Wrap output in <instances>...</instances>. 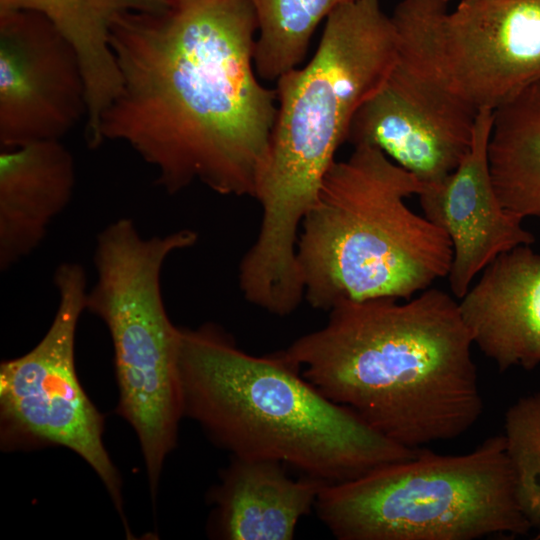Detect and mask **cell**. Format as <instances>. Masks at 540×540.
<instances>
[{
  "label": "cell",
  "instance_id": "cell-1",
  "mask_svg": "<svg viewBox=\"0 0 540 540\" xmlns=\"http://www.w3.org/2000/svg\"><path fill=\"white\" fill-rule=\"evenodd\" d=\"M258 24L249 0H175L123 16L111 34L121 91L99 142L130 146L175 194L201 182L254 198L277 112L256 76Z\"/></svg>",
  "mask_w": 540,
  "mask_h": 540
},
{
  "label": "cell",
  "instance_id": "cell-2",
  "mask_svg": "<svg viewBox=\"0 0 540 540\" xmlns=\"http://www.w3.org/2000/svg\"><path fill=\"white\" fill-rule=\"evenodd\" d=\"M399 300L340 301L282 352L328 399L420 449L470 430L483 399L459 303L436 288Z\"/></svg>",
  "mask_w": 540,
  "mask_h": 540
},
{
  "label": "cell",
  "instance_id": "cell-3",
  "mask_svg": "<svg viewBox=\"0 0 540 540\" xmlns=\"http://www.w3.org/2000/svg\"><path fill=\"white\" fill-rule=\"evenodd\" d=\"M177 366L183 415L232 457L277 461L328 485L421 450L328 399L282 351L251 355L214 324L179 328Z\"/></svg>",
  "mask_w": 540,
  "mask_h": 540
},
{
  "label": "cell",
  "instance_id": "cell-4",
  "mask_svg": "<svg viewBox=\"0 0 540 540\" xmlns=\"http://www.w3.org/2000/svg\"><path fill=\"white\" fill-rule=\"evenodd\" d=\"M319 45L303 67L282 74L277 112L255 194L259 232L247 251L258 270L283 275L297 266L301 223L315 204L359 107L387 80L398 35L379 0H356L325 20Z\"/></svg>",
  "mask_w": 540,
  "mask_h": 540
},
{
  "label": "cell",
  "instance_id": "cell-5",
  "mask_svg": "<svg viewBox=\"0 0 540 540\" xmlns=\"http://www.w3.org/2000/svg\"><path fill=\"white\" fill-rule=\"evenodd\" d=\"M425 185L379 149L354 146L335 161L301 223L297 264L308 303L410 299L448 276L446 233L405 203Z\"/></svg>",
  "mask_w": 540,
  "mask_h": 540
},
{
  "label": "cell",
  "instance_id": "cell-6",
  "mask_svg": "<svg viewBox=\"0 0 540 540\" xmlns=\"http://www.w3.org/2000/svg\"><path fill=\"white\" fill-rule=\"evenodd\" d=\"M314 510L339 540H474L532 530L503 434L465 454L421 449L356 479L326 484Z\"/></svg>",
  "mask_w": 540,
  "mask_h": 540
},
{
  "label": "cell",
  "instance_id": "cell-7",
  "mask_svg": "<svg viewBox=\"0 0 540 540\" xmlns=\"http://www.w3.org/2000/svg\"><path fill=\"white\" fill-rule=\"evenodd\" d=\"M197 240L190 229L145 238L129 218L108 224L96 237V281L87 292L86 310L110 333L117 413L137 434L152 498L184 416L177 366L179 327L164 306L161 271L173 252Z\"/></svg>",
  "mask_w": 540,
  "mask_h": 540
},
{
  "label": "cell",
  "instance_id": "cell-8",
  "mask_svg": "<svg viewBox=\"0 0 540 540\" xmlns=\"http://www.w3.org/2000/svg\"><path fill=\"white\" fill-rule=\"evenodd\" d=\"M53 283L58 306L48 331L28 353L0 365L1 447L71 449L104 483L130 535L120 476L103 444V416L81 387L75 368L77 324L86 310V271L76 262L61 263Z\"/></svg>",
  "mask_w": 540,
  "mask_h": 540
},
{
  "label": "cell",
  "instance_id": "cell-9",
  "mask_svg": "<svg viewBox=\"0 0 540 540\" xmlns=\"http://www.w3.org/2000/svg\"><path fill=\"white\" fill-rule=\"evenodd\" d=\"M401 0L392 20L457 99L495 110L540 80V0Z\"/></svg>",
  "mask_w": 540,
  "mask_h": 540
},
{
  "label": "cell",
  "instance_id": "cell-10",
  "mask_svg": "<svg viewBox=\"0 0 540 540\" xmlns=\"http://www.w3.org/2000/svg\"><path fill=\"white\" fill-rule=\"evenodd\" d=\"M477 113L398 41L392 71L355 113L346 141L379 149L425 186L432 185L453 172L468 153Z\"/></svg>",
  "mask_w": 540,
  "mask_h": 540
},
{
  "label": "cell",
  "instance_id": "cell-11",
  "mask_svg": "<svg viewBox=\"0 0 540 540\" xmlns=\"http://www.w3.org/2000/svg\"><path fill=\"white\" fill-rule=\"evenodd\" d=\"M85 116L80 64L64 36L37 13L0 12L1 148L60 140Z\"/></svg>",
  "mask_w": 540,
  "mask_h": 540
},
{
  "label": "cell",
  "instance_id": "cell-12",
  "mask_svg": "<svg viewBox=\"0 0 540 540\" xmlns=\"http://www.w3.org/2000/svg\"><path fill=\"white\" fill-rule=\"evenodd\" d=\"M492 119L493 110L478 111L468 153L453 172L418 195L424 217L450 239L453 258L447 277L459 299L495 258L535 241L523 219L507 211L496 193L488 160Z\"/></svg>",
  "mask_w": 540,
  "mask_h": 540
},
{
  "label": "cell",
  "instance_id": "cell-13",
  "mask_svg": "<svg viewBox=\"0 0 540 540\" xmlns=\"http://www.w3.org/2000/svg\"><path fill=\"white\" fill-rule=\"evenodd\" d=\"M458 303L473 344L500 371L540 366V253L531 245L495 258Z\"/></svg>",
  "mask_w": 540,
  "mask_h": 540
},
{
  "label": "cell",
  "instance_id": "cell-14",
  "mask_svg": "<svg viewBox=\"0 0 540 540\" xmlns=\"http://www.w3.org/2000/svg\"><path fill=\"white\" fill-rule=\"evenodd\" d=\"M74 186L73 157L59 139L1 148V271L41 245L51 222L68 206Z\"/></svg>",
  "mask_w": 540,
  "mask_h": 540
},
{
  "label": "cell",
  "instance_id": "cell-15",
  "mask_svg": "<svg viewBox=\"0 0 540 540\" xmlns=\"http://www.w3.org/2000/svg\"><path fill=\"white\" fill-rule=\"evenodd\" d=\"M277 461L232 457L212 490L215 533L227 540H291L314 509L318 480L293 479Z\"/></svg>",
  "mask_w": 540,
  "mask_h": 540
},
{
  "label": "cell",
  "instance_id": "cell-16",
  "mask_svg": "<svg viewBox=\"0 0 540 540\" xmlns=\"http://www.w3.org/2000/svg\"><path fill=\"white\" fill-rule=\"evenodd\" d=\"M175 0H0V12L28 11L47 19L72 46L86 98V140L99 142L105 112L121 91V75L111 47L116 23L130 13H160Z\"/></svg>",
  "mask_w": 540,
  "mask_h": 540
},
{
  "label": "cell",
  "instance_id": "cell-17",
  "mask_svg": "<svg viewBox=\"0 0 540 540\" xmlns=\"http://www.w3.org/2000/svg\"><path fill=\"white\" fill-rule=\"evenodd\" d=\"M488 160L502 206L540 219V80L493 110Z\"/></svg>",
  "mask_w": 540,
  "mask_h": 540
},
{
  "label": "cell",
  "instance_id": "cell-18",
  "mask_svg": "<svg viewBox=\"0 0 540 540\" xmlns=\"http://www.w3.org/2000/svg\"><path fill=\"white\" fill-rule=\"evenodd\" d=\"M258 24L257 75L277 80L304 60L318 25L338 7L356 0H249Z\"/></svg>",
  "mask_w": 540,
  "mask_h": 540
},
{
  "label": "cell",
  "instance_id": "cell-19",
  "mask_svg": "<svg viewBox=\"0 0 540 540\" xmlns=\"http://www.w3.org/2000/svg\"><path fill=\"white\" fill-rule=\"evenodd\" d=\"M503 436L520 507L531 529L540 532V390L507 409Z\"/></svg>",
  "mask_w": 540,
  "mask_h": 540
},
{
  "label": "cell",
  "instance_id": "cell-20",
  "mask_svg": "<svg viewBox=\"0 0 540 540\" xmlns=\"http://www.w3.org/2000/svg\"><path fill=\"white\" fill-rule=\"evenodd\" d=\"M444 1L449 2L450 0H444Z\"/></svg>",
  "mask_w": 540,
  "mask_h": 540
}]
</instances>
